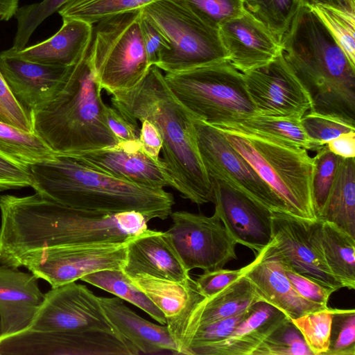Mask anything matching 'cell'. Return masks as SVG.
Returning a JSON list of instances; mask_svg holds the SVG:
<instances>
[{"mask_svg": "<svg viewBox=\"0 0 355 355\" xmlns=\"http://www.w3.org/2000/svg\"><path fill=\"white\" fill-rule=\"evenodd\" d=\"M0 265L34 250L63 245L123 243L148 229L135 211L107 213L70 207L38 193L0 194Z\"/></svg>", "mask_w": 355, "mask_h": 355, "instance_id": "1", "label": "cell"}, {"mask_svg": "<svg viewBox=\"0 0 355 355\" xmlns=\"http://www.w3.org/2000/svg\"><path fill=\"white\" fill-rule=\"evenodd\" d=\"M112 105L135 124L148 120L162 141L163 162L175 189L198 205L213 202L210 177L197 146L194 117L175 98L155 65L133 88L107 93Z\"/></svg>", "mask_w": 355, "mask_h": 355, "instance_id": "2", "label": "cell"}, {"mask_svg": "<svg viewBox=\"0 0 355 355\" xmlns=\"http://www.w3.org/2000/svg\"><path fill=\"white\" fill-rule=\"evenodd\" d=\"M279 44L281 56L309 96V112L355 125V66L308 6H300Z\"/></svg>", "mask_w": 355, "mask_h": 355, "instance_id": "3", "label": "cell"}, {"mask_svg": "<svg viewBox=\"0 0 355 355\" xmlns=\"http://www.w3.org/2000/svg\"><path fill=\"white\" fill-rule=\"evenodd\" d=\"M36 193L64 205L107 213L135 211L149 221L165 220L175 204L164 189L116 178L64 155L28 168Z\"/></svg>", "mask_w": 355, "mask_h": 355, "instance_id": "4", "label": "cell"}, {"mask_svg": "<svg viewBox=\"0 0 355 355\" xmlns=\"http://www.w3.org/2000/svg\"><path fill=\"white\" fill-rule=\"evenodd\" d=\"M102 90L88 51L69 67L53 97L30 112L33 132L57 155L119 145L105 119Z\"/></svg>", "mask_w": 355, "mask_h": 355, "instance_id": "5", "label": "cell"}, {"mask_svg": "<svg viewBox=\"0 0 355 355\" xmlns=\"http://www.w3.org/2000/svg\"><path fill=\"white\" fill-rule=\"evenodd\" d=\"M215 127L279 198L287 214L316 219L311 190L313 159L307 150L238 128Z\"/></svg>", "mask_w": 355, "mask_h": 355, "instance_id": "6", "label": "cell"}, {"mask_svg": "<svg viewBox=\"0 0 355 355\" xmlns=\"http://www.w3.org/2000/svg\"><path fill=\"white\" fill-rule=\"evenodd\" d=\"M164 76L173 94L195 119L218 126L257 114L243 73L228 60Z\"/></svg>", "mask_w": 355, "mask_h": 355, "instance_id": "7", "label": "cell"}, {"mask_svg": "<svg viewBox=\"0 0 355 355\" xmlns=\"http://www.w3.org/2000/svg\"><path fill=\"white\" fill-rule=\"evenodd\" d=\"M141 12L168 42L169 49L155 65L166 73L227 60L218 28L186 0H157L144 7Z\"/></svg>", "mask_w": 355, "mask_h": 355, "instance_id": "8", "label": "cell"}, {"mask_svg": "<svg viewBox=\"0 0 355 355\" xmlns=\"http://www.w3.org/2000/svg\"><path fill=\"white\" fill-rule=\"evenodd\" d=\"M141 10L105 18L93 28L89 56L106 93L138 85L149 67L141 31Z\"/></svg>", "mask_w": 355, "mask_h": 355, "instance_id": "9", "label": "cell"}, {"mask_svg": "<svg viewBox=\"0 0 355 355\" xmlns=\"http://www.w3.org/2000/svg\"><path fill=\"white\" fill-rule=\"evenodd\" d=\"M128 241L42 248L21 256L10 266L24 267L54 288L97 271L121 269L125 261Z\"/></svg>", "mask_w": 355, "mask_h": 355, "instance_id": "10", "label": "cell"}, {"mask_svg": "<svg viewBox=\"0 0 355 355\" xmlns=\"http://www.w3.org/2000/svg\"><path fill=\"white\" fill-rule=\"evenodd\" d=\"M272 222L270 245L283 263L335 291L343 288L331 272L324 257L322 221L272 211Z\"/></svg>", "mask_w": 355, "mask_h": 355, "instance_id": "11", "label": "cell"}, {"mask_svg": "<svg viewBox=\"0 0 355 355\" xmlns=\"http://www.w3.org/2000/svg\"><path fill=\"white\" fill-rule=\"evenodd\" d=\"M170 216L173 223L166 232L187 270H217L237 258L236 243L216 213L209 217L176 211Z\"/></svg>", "mask_w": 355, "mask_h": 355, "instance_id": "12", "label": "cell"}, {"mask_svg": "<svg viewBox=\"0 0 355 355\" xmlns=\"http://www.w3.org/2000/svg\"><path fill=\"white\" fill-rule=\"evenodd\" d=\"M198 151L210 178L248 193L272 211L286 213L285 205L218 128L194 119Z\"/></svg>", "mask_w": 355, "mask_h": 355, "instance_id": "13", "label": "cell"}, {"mask_svg": "<svg viewBox=\"0 0 355 355\" xmlns=\"http://www.w3.org/2000/svg\"><path fill=\"white\" fill-rule=\"evenodd\" d=\"M26 329L79 331L99 329L119 334L98 300L86 286L76 282L52 288ZM122 336V335H121Z\"/></svg>", "mask_w": 355, "mask_h": 355, "instance_id": "14", "label": "cell"}, {"mask_svg": "<svg viewBox=\"0 0 355 355\" xmlns=\"http://www.w3.org/2000/svg\"><path fill=\"white\" fill-rule=\"evenodd\" d=\"M259 302H263L261 297L243 275L211 297H205L191 278L184 308L177 315L167 319L166 324L179 354H184L188 340L198 327L235 315Z\"/></svg>", "mask_w": 355, "mask_h": 355, "instance_id": "15", "label": "cell"}, {"mask_svg": "<svg viewBox=\"0 0 355 355\" xmlns=\"http://www.w3.org/2000/svg\"><path fill=\"white\" fill-rule=\"evenodd\" d=\"M215 211L236 243L257 253L272 237V211L241 189L210 178Z\"/></svg>", "mask_w": 355, "mask_h": 355, "instance_id": "16", "label": "cell"}, {"mask_svg": "<svg viewBox=\"0 0 355 355\" xmlns=\"http://www.w3.org/2000/svg\"><path fill=\"white\" fill-rule=\"evenodd\" d=\"M243 73L257 114L300 119L311 110L307 92L280 53L270 63Z\"/></svg>", "mask_w": 355, "mask_h": 355, "instance_id": "17", "label": "cell"}, {"mask_svg": "<svg viewBox=\"0 0 355 355\" xmlns=\"http://www.w3.org/2000/svg\"><path fill=\"white\" fill-rule=\"evenodd\" d=\"M68 157L94 170L141 186L155 189L175 188L163 160L155 161L141 148L128 150L117 145Z\"/></svg>", "mask_w": 355, "mask_h": 355, "instance_id": "18", "label": "cell"}, {"mask_svg": "<svg viewBox=\"0 0 355 355\" xmlns=\"http://www.w3.org/2000/svg\"><path fill=\"white\" fill-rule=\"evenodd\" d=\"M241 270L262 301L275 306L291 320L327 308L305 300L295 291L270 243Z\"/></svg>", "mask_w": 355, "mask_h": 355, "instance_id": "19", "label": "cell"}, {"mask_svg": "<svg viewBox=\"0 0 355 355\" xmlns=\"http://www.w3.org/2000/svg\"><path fill=\"white\" fill-rule=\"evenodd\" d=\"M218 30L227 60L242 73L270 63L280 53L276 38L245 10Z\"/></svg>", "mask_w": 355, "mask_h": 355, "instance_id": "20", "label": "cell"}, {"mask_svg": "<svg viewBox=\"0 0 355 355\" xmlns=\"http://www.w3.org/2000/svg\"><path fill=\"white\" fill-rule=\"evenodd\" d=\"M121 269L127 276L147 274L180 283L191 278L166 231L148 228L128 241Z\"/></svg>", "mask_w": 355, "mask_h": 355, "instance_id": "21", "label": "cell"}, {"mask_svg": "<svg viewBox=\"0 0 355 355\" xmlns=\"http://www.w3.org/2000/svg\"><path fill=\"white\" fill-rule=\"evenodd\" d=\"M69 67L44 64L0 53V72L28 114L53 97Z\"/></svg>", "mask_w": 355, "mask_h": 355, "instance_id": "22", "label": "cell"}, {"mask_svg": "<svg viewBox=\"0 0 355 355\" xmlns=\"http://www.w3.org/2000/svg\"><path fill=\"white\" fill-rule=\"evenodd\" d=\"M43 298L32 272L0 265V338L25 330Z\"/></svg>", "mask_w": 355, "mask_h": 355, "instance_id": "23", "label": "cell"}, {"mask_svg": "<svg viewBox=\"0 0 355 355\" xmlns=\"http://www.w3.org/2000/svg\"><path fill=\"white\" fill-rule=\"evenodd\" d=\"M58 32L46 40L20 51L11 48L2 53L37 63L69 67L76 63L89 49L93 24L83 20L62 18Z\"/></svg>", "mask_w": 355, "mask_h": 355, "instance_id": "24", "label": "cell"}, {"mask_svg": "<svg viewBox=\"0 0 355 355\" xmlns=\"http://www.w3.org/2000/svg\"><path fill=\"white\" fill-rule=\"evenodd\" d=\"M286 318L275 306L254 304V309L225 339L191 347L189 355H253L262 341Z\"/></svg>", "mask_w": 355, "mask_h": 355, "instance_id": "25", "label": "cell"}, {"mask_svg": "<svg viewBox=\"0 0 355 355\" xmlns=\"http://www.w3.org/2000/svg\"><path fill=\"white\" fill-rule=\"evenodd\" d=\"M109 320L140 353L158 354L167 351L179 354L177 344L166 325L149 322L128 308L121 299L98 297Z\"/></svg>", "mask_w": 355, "mask_h": 355, "instance_id": "26", "label": "cell"}, {"mask_svg": "<svg viewBox=\"0 0 355 355\" xmlns=\"http://www.w3.org/2000/svg\"><path fill=\"white\" fill-rule=\"evenodd\" d=\"M316 219L333 223L355 238L354 157H340L329 194Z\"/></svg>", "mask_w": 355, "mask_h": 355, "instance_id": "27", "label": "cell"}, {"mask_svg": "<svg viewBox=\"0 0 355 355\" xmlns=\"http://www.w3.org/2000/svg\"><path fill=\"white\" fill-rule=\"evenodd\" d=\"M0 155L26 168L57 157L44 141L33 132L22 130L1 121Z\"/></svg>", "mask_w": 355, "mask_h": 355, "instance_id": "28", "label": "cell"}, {"mask_svg": "<svg viewBox=\"0 0 355 355\" xmlns=\"http://www.w3.org/2000/svg\"><path fill=\"white\" fill-rule=\"evenodd\" d=\"M322 247L332 274L349 289L355 288V238L334 224L323 222Z\"/></svg>", "mask_w": 355, "mask_h": 355, "instance_id": "29", "label": "cell"}, {"mask_svg": "<svg viewBox=\"0 0 355 355\" xmlns=\"http://www.w3.org/2000/svg\"><path fill=\"white\" fill-rule=\"evenodd\" d=\"M80 280L132 304L161 324H166V318L163 312L132 282L122 269L97 271L86 275Z\"/></svg>", "mask_w": 355, "mask_h": 355, "instance_id": "30", "label": "cell"}, {"mask_svg": "<svg viewBox=\"0 0 355 355\" xmlns=\"http://www.w3.org/2000/svg\"><path fill=\"white\" fill-rule=\"evenodd\" d=\"M300 119L256 114L239 123L218 126L241 128L278 139L307 150L317 151L322 147L318 146L308 137L301 125Z\"/></svg>", "mask_w": 355, "mask_h": 355, "instance_id": "31", "label": "cell"}, {"mask_svg": "<svg viewBox=\"0 0 355 355\" xmlns=\"http://www.w3.org/2000/svg\"><path fill=\"white\" fill-rule=\"evenodd\" d=\"M128 277L163 312L166 320L177 315L188 300L191 277L180 283L147 274Z\"/></svg>", "mask_w": 355, "mask_h": 355, "instance_id": "32", "label": "cell"}, {"mask_svg": "<svg viewBox=\"0 0 355 355\" xmlns=\"http://www.w3.org/2000/svg\"><path fill=\"white\" fill-rule=\"evenodd\" d=\"M157 0H69L58 12L62 18L94 24L121 13L137 12Z\"/></svg>", "mask_w": 355, "mask_h": 355, "instance_id": "33", "label": "cell"}, {"mask_svg": "<svg viewBox=\"0 0 355 355\" xmlns=\"http://www.w3.org/2000/svg\"><path fill=\"white\" fill-rule=\"evenodd\" d=\"M300 6V0H243L244 10L261 23L279 43Z\"/></svg>", "mask_w": 355, "mask_h": 355, "instance_id": "34", "label": "cell"}, {"mask_svg": "<svg viewBox=\"0 0 355 355\" xmlns=\"http://www.w3.org/2000/svg\"><path fill=\"white\" fill-rule=\"evenodd\" d=\"M308 7L323 23L352 64L355 66V12L322 4Z\"/></svg>", "mask_w": 355, "mask_h": 355, "instance_id": "35", "label": "cell"}, {"mask_svg": "<svg viewBox=\"0 0 355 355\" xmlns=\"http://www.w3.org/2000/svg\"><path fill=\"white\" fill-rule=\"evenodd\" d=\"M253 355H313L304 338L286 318L259 345Z\"/></svg>", "mask_w": 355, "mask_h": 355, "instance_id": "36", "label": "cell"}, {"mask_svg": "<svg viewBox=\"0 0 355 355\" xmlns=\"http://www.w3.org/2000/svg\"><path fill=\"white\" fill-rule=\"evenodd\" d=\"M69 0H42L18 8L15 17L17 21V31L14 38L15 51L26 46L35 29L47 17L58 12Z\"/></svg>", "mask_w": 355, "mask_h": 355, "instance_id": "37", "label": "cell"}, {"mask_svg": "<svg viewBox=\"0 0 355 355\" xmlns=\"http://www.w3.org/2000/svg\"><path fill=\"white\" fill-rule=\"evenodd\" d=\"M313 159L311 190L315 214L322 210L334 183L340 157L324 145L318 150Z\"/></svg>", "mask_w": 355, "mask_h": 355, "instance_id": "38", "label": "cell"}, {"mask_svg": "<svg viewBox=\"0 0 355 355\" xmlns=\"http://www.w3.org/2000/svg\"><path fill=\"white\" fill-rule=\"evenodd\" d=\"M332 313L331 308L306 313L291 320L301 332L313 355H324L328 350Z\"/></svg>", "mask_w": 355, "mask_h": 355, "instance_id": "39", "label": "cell"}, {"mask_svg": "<svg viewBox=\"0 0 355 355\" xmlns=\"http://www.w3.org/2000/svg\"><path fill=\"white\" fill-rule=\"evenodd\" d=\"M331 310L329 345L324 355H355V310Z\"/></svg>", "mask_w": 355, "mask_h": 355, "instance_id": "40", "label": "cell"}, {"mask_svg": "<svg viewBox=\"0 0 355 355\" xmlns=\"http://www.w3.org/2000/svg\"><path fill=\"white\" fill-rule=\"evenodd\" d=\"M300 122L308 137L320 147L341 134L355 130L354 125L340 119L312 112L305 114Z\"/></svg>", "mask_w": 355, "mask_h": 355, "instance_id": "41", "label": "cell"}, {"mask_svg": "<svg viewBox=\"0 0 355 355\" xmlns=\"http://www.w3.org/2000/svg\"><path fill=\"white\" fill-rule=\"evenodd\" d=\"M254 306V304L235 315L198 327L188 340L184 354L189 355V349L191 347L215 343L227 338L250 315Z\"/></svg>", "mask_w": 355, "mask_h": 355, "instance_id": "42", "label": "cell"}, {"mask_svg": "<svg viewBox=\"0 0 355 355\" xmlns=\"http://www.w3.org/2000/svg\"><path fill=\"white\" fill-rule=\"evenodd\" d=\"M205 19L218 28L245 11L243 0H186Z\"/></svg>", "mask_w": 355, "mask_h": 355, "instance_id": "43", "label": "cell"}, {"mask_svg": "<svg viewBox=\"0 0 355 355\" xmlns=\"http://www.w3.org/2000/svg\"><path fill=\"white\" fill-rule=\"evenodd\" d=\"M104 116L107 125L119 141V146L128 150L141 148L140 128L113 106L105 104Z\"/></svg>", "mask_w": 355, "mask_h": 355, "instance_id": "44", "label": "cell"}, {"mask_svg": "<svg viewBox=\"0 0 355 355\" xmlns=\"http://www.w3.org/2000/svg\"><path fill=\"white\" fill-rule=\"evenodd\" d=\"M282 263L291 284L301 297L324 308L328 307L329 297L336 291L334 289L320 283L313 278L294 271L282 262Z\"/></svg>", "mask_w": 355, "mask_h": 355, "instance_id": "45", "label": "cell"}, {"mask_svg": "<svg viewBox=\"0 0 355 355\" xmlns=\"http://www.w3.org/2000/svg\"><path fill=\"white\" fill-rule=\"evenodd\" d=\"M0 106L8 115L12 125L22 130L33 132L28 113L16 100L1 72Z\"/></svg>", "mask_w": 355, "mask_h": 355, "instance_id": "46", "label": "cell"}, {"mask_svg": "<svg viewBox=\"0 0 355 355\" xmlns=\"http://www.w3.org/2000/svg\"><path fill=\"white\" fill-rule=\"evenodd\" d=\"M242 275L241 268L238 270L220 268L204 271L195 280L200 292L205 297H211Z\"/></svg>", "mask_w": 355, "mask_h": 355, "instance_id": "47", "label": "cell"}, {"mask_svg": "<svg viewBox=\"0 0 355 355\" xmlns=\"http://www.w3.org/2000/svg\"><path fill=\"white\" fill-rule=\"evenodd\" d=\"M32 186L33 180L28 168L0 155V192Z\"/></svg>", "mask_w": 355, "mask_h": 355, "instance_id": "48", "label": "cell"}, {"mask_svg": "<svg viewBox=\"0 0 355 355\" xmlns=\"http://www.w3.org/2000/svg\"><path fill=\"white\" fill-rule=\"evenodd\" d=\"M141 31L148 64L150 66L155 65L158 62L162 53L169 49L168 42L142 15L141 18Z\"/></svg>", "mask_w": 355, "mask_h": 355, "instance_id": "49", "label": "cell"}, {"mask_svg": "<svg viewBox=\"0 0 355 355\" xmlns=\"http://www.w3.org/2000/svg\"><path fill=\"white\" fill-rule=\"evenodd\" d=\"M141 127L139 133L141 148L150 158L156 162H161L159 157L162 147L160 135L155 126L148 120L140 121Z\"/></svg>", "mask_w": 355, "mask_h": 355, "instance_id": "50", "label": "cell"}, {"mask_svg": "<svg viewBox=\"0 0 355 355\" xmlns=\"http://www.w3.org/2000/svg\"><path fill=\"white\" fill-rule=\"evenodd\" d=\"M325 146L331 152L340 157H354L355 130L340 135L327 143Z\"/></svg>", "mask_w": 355, "mask_h": 355, "instance_id": "51", "label": "cell"}, {"mask_svg": "<svg viewBox=\"0 0 355 355\" xmlns=\"http://www.w3.org/2000/svg\"><path fill=\"white\" fill-rule=\"evenodd\" d=\"M300 6L322 4L355 12V0H300Z\"/></svg>", "mask_w": 355, "mask_h": 355, "instance_id": "52", "label": "cell"}, {"mask_svg": "<svg viewBox=\"0 0 355 355\" xmlns=\"http://www.w3.org/2000/svg\"><path fill=\"white\" fill-rule=\"evenodd\" d=\"M19 0H0V20L8 21L18 9Z\"/></svg>", "mask_w": 355, "mask_h": 355, "instance_id": "53", "label": "cell"}, {"mask_svg": "<svg viewBox=\"0 0 355 355\" xmlns=\"http://www.w3.org/2000/svg\"><path fill=\"white\" fill-rule=\"evenodd\" d=\"M0 121L12 125L10 119L8 118V115L6 114V113L4 112V110L2 109V107L1 106H0Z\"/></svg>", "mask_w": 355, "mask_h": 355, "instance_id": "54", "label": "cell"}, {"mask_svg": "<svg viewBox=\"0 0 355 355\" xmlns=\"http://www.w3.org/2000/svg\"></svg>", "mask_w": 355, "mask_h": 355, "instance_id": "55", "label": "cell"}]
</instances>
